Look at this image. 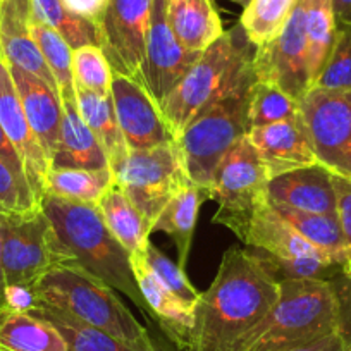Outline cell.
<instances>
[{
    "label": "cell",
    "instance_id": "6da1fadb",
    "mask_svg": "<svg viewBox=\"0 0 351 351\" xmlns=\"http://www.w3.org/2000/svg\"><path fill=\"white\" fill-rule=\"evenodd\" d=\"M279 300V282L248 248H229L195 308L188 351H232Z\"/></svg>",
    "mask_w": 351,
    "mask_h": 351
},
{
    "label": "cell",
    "instance_id": "7a4b0ae2",
    "mask_svg": "<svg viewBox=\"0 0 351 351\" xmlns=\"http://www.w3.org/2000/svg\"><path fill=\"white\" fill-rule=\"evenodd\" d=\"M253 56L255 45L239 23L202 53L158 107L174 141L202 112L255 80Z\"/></svg>",
    "mask_w": 351,
    "mask_h": 351
},
{
    "label": "cell",
    "instance_id": "3957f363",
    "mask_svg": "<svg viewBox=\"0 0 351 351\" xmlns=\"http://www.w3.org/2000/svg\"><path fill=\"white\" fill-rule=\"evenodd\" d=\"M42 208L80 267L114 291L123 293L145 315H150L131 269V253L109 231L97 205L47 193Z\"/></svg>",
    "mask_w": 351,
    "mask_h": 351
},
{
    "label": "cell",
    "instance_id": "277c9868",
    "mask_svg": "<svg viewBox=\"0 0 351 351\" xmlns=\"http://www.w3.org/2000/svg\"><path fill=\"white\" fill-rule=\"evenodd\" d=\"M36 305L60 310L143 351H165L141 326L110 286L80 265L53 269L35 286Z\"/></svg>",
    "mask_w": 351,
    "mask_h": 351
},
{
    "label": "cell",
    "instance_id": "5b68a950",
    "mask_svg": "<svg viewBox=\"0 0 351 351\" xmlns=\"http://www.w3.org/2000/svg\"><path fill=\"white\" fill-rule=\"evenodd\" d=\"M337 332L336 296L329 281L279 282V300L232 351H282Z\"/></svg>",
    "mask_w": 351,
    "mask_h": 351
},
{
    "label": "cell",
    "instance_id": "8992f818",
    "mask_svg": "<svg viewBox=\"0 0 351 351\" xmlns=\"http://www.w3.org/2000/svg\"><path fill=\"white\" fill-rule=\"evenodd\" d=\"M252 83L202 112L176 140L188 178L207 198L222 157L239 138L248 133V97Z\"/></svg>",
    "mask_w": 351,
    "mask_h": 351
},
{
    "label": "cell",
    "instance_id": "52a82bcc",
    "mask_svg": "<svg viewBox=\"0 0 351 351\" xmlns=\"http://www.w3.org/2000/svg\"><path fill=\"white\" fill-rule=\"evenodd\" d=\"M0 238L5 286L35 288L53 269L77 265L43 208L0 221Z\"/></svg>",
    "mask_w": 351,
    "mask_h": 351
},
{
    "label": "cell",
    "instance_id": "ba28073f",
    "mask_svg": "<svg viewBox=\"0 0 351 351\" xmlns=\"http://www.w3.org/2000/svg\"><path fill=\"white\" fill-rule=\"evenodd\" d=\"M112 176L150 229L171 198L190 181L176 141L148 150H130Z\"/></svg>",
    "mask_w": 351,
    "mask_h": 351
},
{
    "label": "cell",
    "instance_id": "9c48e42d",
    "mask_svg": "<svg viewBox=\"0 0 351 351\" xmlns=\"http://www.w3.org/2000/svg\"><path fill=\"white\" fill-rule=\"evenodd\" d=\"M269 181L271 174L267 167L245 134L222 157L214 174L208 198L219 204L214 214L215 224L224 226L232 232L238 231L258 205L269 202Z\"/></svg>",
    "mask_w": 351,
    "mask_h": 351
},
{
    "label": "cell",
    "instance_id": "30bf717a",
    "mask_svg": "<svg viewBox=\"0 0 351 351\" xmlns=\"http://www.w3.org/2000/svg\"><path fill=\"white\" fill-rule=\"evenodd\" d=\"M306 0H296L281 33L262 47H255V80L281 88L296 102L312 88L308 69V42L305 25Z\"/></svg>",
    "mask_w": 351,
    "mask_h": 351
},
{
    "label": "cell",
    "instance_id": "8fae6325",
    "mask_svg": "<svg viewBox=\"0 0 351 351\" xmlns=\"http://www.w3.org/2000/svg\"><path fill=\"white\" fill-rule=\"evenodd\" d=\"M298 106L319 164L351 178V116L346 97L310 90Z\"/></svg>",
    "mask_w": 351,
    "mask_h": 351
},
{
    "label": "cell",
    "instance_id": "7c38bea8",
    "mask_svg": "<svg viewBox=\"0 0 351 351\" xmlns=\"http://www.w3.org/2000/svg\"><path fill=\"white\" fill-rule=\"evenodd\" d=\"M154 0H107L97 25L99 47L112 71L138 83L145 60Z\"/></svg>",
    "mask_w": 351,
    "mask_h": 351
},
{
    "label": "cell",
    "instance_id": "4fadbf2b",
    "mask_svg": "<svg viewBox=\"0 0 351 351\" xmlns=\"http://www.w3.org/2000/svg\"><path fill=\"white\" fill-rule=\"evenodd\" d=\"M202 53L191 52L176 38L165 16V0H154L145 60L138 83L158 107L186 76Z\"/></svg>",
    "mask_w": 351,
    "mask_h": 351
},
{
    "label": "cell",
    "instance_id": "5bb4252c",
    "mask_svg": "<svg viewBox=\"0 0 351 351\" xmlns=\"http://www.w3.org/2000/svg\"><path fill=\"white\" fill-rule=\"evenodd\" d=\"M110 97L128 150H148L174 141L160 109L140 83L114 73Z\"/></svg>",
    "mask_w": 351,
    "mask_h": 351
},
{
    "label": "cell",
    "instance_id": "9a60e30c",
    "mask_svg": "<svg viewBox=\"0 0 351 351\" xmlns=\"http://www.w3.org/2000/svg\"><path fill=\"white\" fill-rule=\"evenodd\" d=\"M0 126L21 157L29 186L42 204V198L47 193L50 160L29 128L11 67L4 56H0Z\"/></svg>",
    "mask_w": 351,
    "mask_h": 351
},
{
    "label": "cell",
    "instance_id": "2e32d148",
    "mask_svg": "<svg viewBox=\"0 0 351 351\" xmlns=\"http://www.w3.org/2000/svg\"><path fill=\"white\" fill-rule=\"evenodd\" d=\"M246 136L258 152L271 180L295 169L319 164L303 124L302 112L295 119L250 128Z\"/></svg>",
    "mask_w": 351,
    "mask_h": 351
},
{
    "label": "cell",
    "instance_id": "e0dca14e",
    "mask_svg": "<svg viewBox=\"0 0 351 351\" xmlns=\"http://www.w3.org/2000/svg\"><path fill=\"white\" fill-rule=\"evenodd\" d=\"M147 250V248H145ZM131 269L143 300L148 305L150 319L158 324L162 332L180 351H188L195 330V310L176 298L155 279L145 260V252L131 253Z\"/></svg>",
    "mask_w": 351,
    "mask_h": 351
},
{
    "label": "cell",
    "instance_id": "ac0fdd59",
    "mask_svg": "<svg viewBox=\"0 0 351 351\" xmlns=\"http://www.w3.org/2000/svg\"><path fill=\"white\" fill-rule=\"evenodd\" d=\"M267 200L312 214L336 215L332 172L322 164L295 169L269 181Z\"/></svg>",
    "mask_w": 351,
    "mask_h": 351
},
{
    "label": "cell",
    "instance_id": "d6986e66",
    "mask_svg": "<svg viewBox=\"0 0 351 351\" xmlns=\"http://www.w3.org/2000/svg\"><path fill=\"white\" fill-rule=\"evenodd\" d=\"M32 5L18 0H0V50L9 66L19 67L45 81L59 93L57 81L47 66L42 50L29 32Z\"/></svg>",
    "mask_w": 351,
    "mask_h": 351
},
{
    "label": "cell",
    "instance_id": "ffe728a7",
    "mask_svg": "<svg viewBox=\"0 0 351 351\" xmlns=\"http://www.w3.org/2000/svg\"><path fill=\"white\" fill-rule=\"evenodd\" d=\"M11 67L12 80H14L29 128L49 157L50 167H52V157L59 147L60 126H62L64 109L60 95L40 77L19 67Z\"/></svg>",
    "mask_w": 351,
    "mask_h": 351
},
{
    "label": "cell",
    "instance_id": "44dd1931",
    "mask_svg": "<svg viewBox=\"0 0 351 351\" xmlns=\"http://www.w3.org/2000/svg\"><path fill=\"white\" fill-rule=\"evenodd\" d=\"M250 250L269 253L278 258H302L324 255L298 234L269 202L258 205L234 232ZM327 256V255H326ZM334 262V260H332Z\"/></svg>",
    "mask_w": 351,
    "mask_h": 351
},
{
    "label": "cell",
    "instance_id": "7402d4cb",
    "mask_svg": "<svg viewBox=\"0 0 351 351\" xmlns=\"http://www.w3.org/2000/svg\"><path fill=\"white\" fill-rule=\"evenodd\" d=\"M62 126L59 147L52 157L50 169H109L102 145L86 126L77 110V102H62Z\"/></svg>",
    "mask_w": 351,
    "mask_h": 351
},
{
    "label": "cell",
    "instance_id": "603a6c76",
    "mask_svg": "<svg viewBox=\"0 0 351 351\" xmlns=\"http://www.w3.org/2000/svg\"><path fill=\"white\" fill-rule=\"evenodd\" d=\"M165 16L176 38L191 52H205L224 35L212 0H165Z\"/></svg>",
    "mask_w": 351,
    "mask_h": 351
},
{
    "label": "cell",
    "instance_id": "cb8c5ba5",
    "mask_svg": "<svg viewBox=\"0 0 351 351\" xmlns=\"http://www.w3.org/2000/svg\"><path fill=\"white\" fill-rule=\"evenodd\" d=\"M0 351H69L62 334L33 313L0 312Z\"/></svg>",
    "mask_w": 351,
    "mask_h": 351
},
{
    "label": "cell",
    "instance_id": "d4e9b609",
    "mask_svg": "<svg viewBox=\"0 0 351 351\" xmlns=\"http://www.w3.org/2000/svg\"><path fill=\"white\" fill-rule=\"evenodd\" d=\"M76 102L81 119L86 123V126L92 130V133L102 145L107 160H109V169L112 172L123 164L124 158L130 154L123 133H121L112 97L99 95V93L76 88Z\"/></svg>",
    "mask_w": 351,
    "mask_h": 351
},
{
    "label": "cell",
    "instance_id": "484cf974",
    "mask_svg": "<svg viewBox=\"0 0 351 351\" xmlns=\"http://www.w3.org/2000/svg\"><path fill=\"white\" fill-rule=\"evenodd\" d=\"M207 197L198 186L188 181L174 197L171 198L162 214L155 221L152 232H165L174 241L178 248V265L181 269L186 267L188 256H190L191 241H193L195 226H197L198 210L202 200Z\"/></svg>",
    "mask_w": 351,
    "mask_h": 351
},
{
    "label": "cell",
    "instance_id": "4316f807",
    "mask_svg": "<svg viewBox=\"0 0 351 351\" xmlns=\"http://www.w3.org/2000/svg\"><path fill=\"white\" fill-rule=\"evenodd\" d=\"M104 222L109 231L116 236L117 241L130 253L145 252L148 245V236L152 229L140 214L136 207L131 204L119 184L112 183L106 193L97 202Z\"/></svg>",
    "mask_w": 351,
    "mask_h": 351
},
{
    "label": "cell",
    "instance_id": "83f0119b",
    "mask_svg": "<svg viewBox=\"0 0 351 351\" xmlns=\"http://www.w3.org/2000/svg\"><path fill=\"white\" fill-rule=\"evenodd\" d=\"M272 207L302 238H305L310 245H313L324 255L341 265L344 272L346 248H344L343 232H341L339 222H337V215L312 214V212L296 210V208L285 207V205H272Z\"/></svg>",
    "mask_w": 351,
    "mask_h": 351
},
{
    "label": "cell",
    "instance_id": "f1b7e54d",
    "mask_svg": "<svg viewBox=\"0 0 351 351\" xmlns=\"http://www.w3.org/2000/svg\"><path fill=\"white\" fill-rule=\"evenodd\" d=\"M32 313L52 324L62 334L67 346H69V351H143L123 343V341L104 332V330L86 326V324L73 319L60 310L50 308L45 305H36V308Z\"/></svg>",
    "mask_w": 351,
    "mask_h": 351
},
{
    "label": "cell",
    "instance_id": "f546056e",
    "mask_svg": "<svg viewBox=\"0 0 351 351\" xmlns=\"http://www.w3.org/2000/svg\"><path fill=\"white\" fill-rule=\"evenodd\" d=\"M112 183L114 176L110 169H50L47 176V193L97 205Z\"/></svg>",
    "mask_w": 351,
    "mask_h": 351
},
{
    "label": "cell",
    "instance_id": "4dcf8cb0",
    "mask_svg": "<svg viewBox=\"0 0 351 351\" xmlns=\"http://www.w3.org/2000/svg\"><path fill=\"white\" fill-rule=\"evenodd\" d=\"M56 29L73 50L99 45V32L92 21L74 14L62 0H32V18Z\"/></svg>",
    "mask_w": 351,
    "mask_h": 351
},
{
    "label": "cell",
    "instance_id": "1f68e13d",
    "mask_svg": "<svg viewBox=\"0 0 351 351\" xmlns=\"http://www.w3.org/2000/svg\"><path fill=\"white\" fill-rule=\"evenodd\" d=\"M305 25L306 42H308L310 81L313 86L336 42L337 26L334 19L332 0H306Z\"/></svg>",
    "mask_w": 351,
    "mask_h": 351
},
{
    "label": "cell",
    "instance_id": "d6a6232c",
    "mask_svg": "<svg viewBox=\"0 0 351 351\" xmlns=\"http://www.w3.org/2000/svg\"><path fill=\"white\" fill-rule=\"evenodd\" d=\"M29 32L42 50L47 66L52 71L59 88L60 102H76V86L73 76V49L69 43L47 25L29 19Z\"/></svg>",
    "mask_w": 351,
    "mask_h": 351
},
{
    "label": "cell",
    "instance_id": "836d02e7",
    "mask_svg": "<svg viewBox=\"0 0 351 351\" xmlns=\"http://www.w3.org/2000/svg\"><path fill=\"white\" fill-rule=\"evenodd\" d=\"M295 4L296 0H252L239 25L253 45L262 47L281 33Z\"/></svg>",
    "mask_w": 351,
    "mask_h": 351
},
{
    "label": "cell",
    "instance_id": "e575fe53",
    "mask_svg": "<svg viewBox=\"0 0 351 351\" xmlns=\"http://www.w3.org/2000/svg\"><path fill=\"white\" fill-rule=\"evenodd\" d=\"M298 116V102L281 88L263 81H253L248 97V130L295 119Z\"/></svg>",
    "mask_w": 351,
    "mask_h": 351
},
{
    "label": "cell",
    "instance_id": "d590c367",
    "mask_svg": "<svg viewBox=\"0 0 351 351\" xmlns=\"http://www.w3.org/2000/svg\"><path fill=\"white\" fill-rule=\"evenodd\" d=\"M73 76L76 88L99 95H110L114 71L99 45L73 50Z\"/></svg>",
    "mask_w": 351,
    "mask_h": 351
},
{
    "label": "cell",
    "instance_id": "8d00e7d4",
    "mask_svg": "<svg viewBox=\"0 0 351 351\" xmlns=\"http://www.w3.org/2000/svg\"><path fill=\"white\" fill-rule=\"evenodd\" d=\"M312 90L351 93V26H337L336 42Z\"/></svg>",
    "mask_w": 351,
    "mask_h": 351
},
{
    "label": "cell",
    "instance_id": "74e56055",
    "mask_svg": "<svg viewBox=\"0 0 351 351\" xmlns=\"http://www.w3.org/2000/svg\"><path fill=\"white\" fill-rule=\"evenodd\" d=\"M38 208H42V204L33 193L28 180L0 158V221L21 217Z\"/></svg>",
    "mask_w": 351,
    "mask_h": 351
},
{
    "label": "cell",
    "instance_id": "f35d334b",
    "mask_svg": "<svg viewBox=\"0 0 351 351\" xmlns=\"http://www.w3.org/2000/svg\"><path fill=\"white\" fill-rule=\"evenodd\" d=\"M145 260H147L148 267H150L155 279H157L167 291H171L176 298L181 300V302L186 306H190L191 310L197 308L202 293L195 289V286L191 285L190 279L184 274V269H181L178 263H174L171 258H167V256H165L160 250L155 248L150 241H148L147 250H145Z\"/></svg>",
    "mask_w": 351,
    "mask_h": 351
},
{
    "label": "cell",
    "instance_id": "ab89813d",
    "mask_svg": "<svg viewBox=\"0 0 351 351\" xmlns=\"http://www.w3.org/2000/svg\"><path fill=\"white\" fill-rule=\"evenodd\" d=\"M332 184L336 191L337 222L346 248V265L343 274L351 276V178L332 172Z\"/></svg>",
    "mask_w": 351,
    "mask_h": 351
},
{
    "label": "cell",
    "instance_id": "60d3db41",
    "mask_svg": "<svg viewBox=\"0 0 351 351\" xmlns=\"http://www.w3.org/2000/svg\"><path fill=\"white\" fill-rule=\"evenodd\" d=\"M337 310V334L346 351H351V276L339 274L330 279Z\"/></svg>",
    "mask_w": 351,
    "mask_h": 351
},
{
    "label": "cell",
    "instance_id": "b9f144b4",
    "mask_svg": "<svg viewBox=\"0 0 351 351\" xmlns=\"http://www.w3.org/2000/svg\"><path fill=\"white\" fill-rule=\"evenodd\" d=\"M36 293L33 286H5L4 308L32 313L36 308Z\"/></svg>",
    "mask_w": 351,
    "mask_h": 351
},
{
    "label": "cell",
    "instance_id": "7bdbcfd3",
    "mask_svg": "<svg viewBox=\"0 0 351 351\" xmlns=\"http://www.w3.org/2000/svg\"><path fill=\"white\" fill-rule=\"evenodd\" d=\"M62 2L71 12L92 21L95 26L99 25L107 5V0H62Z\"/></svg>",
    "mask_w": 351,
    "mask_h": 351
},
{
    "label": "cell",
    "instance_id": "ee69618b",
    "mask_svg": "<svg viewBox=\"0 0 351 351\" xmlns=\"http://www.w3.org/2000/svg\"><path fill=\"white\" fill-rule=\"evenodd\" d=\"M282 351H346V348H344V343L339 334L332 332L320 337V339L312 341V343H306L302 344V346H295Z\"/></svg>",
    "mask_w": 351,
    "mask_h": 351
},
{
    "label": "cell",
    "instance_id": "f6af8a7d",
    "mask_svg": "<svg viewBox=\"0 0 351 351\" xmlns=\"http://www.w3.org/2000/svg\"><path fill=\"white\" fill-rule=\"evenodd\" d=\"M0 158L8 162V164L11 165L16 172H18V174H21L23 178H26L25 165H23L21 157H19V154L16 152L14 145L9 141L8 136H5L2 126H0ZM26 180H28V178H26Z\"/></svg>",
    "mask_w": 351,
    "mask_h": 351
},
{
    "label": "cell",
    "instance_id": "bcb514c9",
    "mask_svg": "<svg viewBox=\"0 0 351 351\" xmlns=\"http://www.w3.org/2000/svg\"><path fill=\"white\" fill-rule=\"evenodd\" d=\"M336 26H351V0H332Z\"/></svg>",
    "mask_w": 351,
    "mask_h": 351
},
{
    "label": "cell",
    "instance_id": "7dc6e473",
    "mask_svg": "<svg viewBox=\"0 0 351 351\" xmlns=\"http://www.w3.org/2000/svg\"><path fill=\"white\" fill-rule=\"evenodd\" d=\"M4 291H5V279H4V271H2V238H0V312L4 310Z\"/></svg>",
    "mask_w": 351,
    "mask_h": 351
},
{
    "label": "cell",
    "instance_id": "c3c4849f",
    "mask_svg": "<svg viewBox=\"0 0 351 351\" xmlns=\"http://www.w3.org/2000/svg\"><path fill=\"white\" fill-rule=\"evenodd\" d=\"M231 2H234V4H238V5H241L243 9L246 8V5L250 4V2H252V0H231Z\"/></svg>",
    "mask_w": 351,
    "mask_h": 351
},
{
    "label": "cell",
    "instance_id": "681fc988",
    "mask_svg": "<svg viewBox=\"0 0 351 351\" xmlns=\"http://www.w3.org/2000/svg\"><path fill=\"white\" fill-rule=\"evenodd\" d=\"M344 97H346V102H348V107H350V116H351V93H343Z\"/></svg>",
    "mask_w": 351,
    "mask_h": 351
},
{
    "label": "cell",
    "instance_id": "f907efd6",
    "mask_svg": "<svg viewBox=\"0 0 351 351\" xmlns=\"http://www.w3.org/2000/svg\"><path fill=\"white\" fill-rule=\"evenodd\" d=\"M18 2H23V4H29V5H32V0H18Z\"/></svg>",
    "mask_w": 351,
    "mask_h": 351
},
{
    "label": "cell",
    "instance_id": "816d5d0a",
    "mask_svg": "<svg viewBox=\"0 0 351 351\" xmlns=\"http://www.w3.org/2000/svg\"><path fill=\"white\" fill-rule=\"evenodd\" d=\"M0 56H2V50H0Z\"/></svg>",
    "mask_w": 351,
    "mask_h": 351
}]
</instances>
